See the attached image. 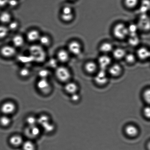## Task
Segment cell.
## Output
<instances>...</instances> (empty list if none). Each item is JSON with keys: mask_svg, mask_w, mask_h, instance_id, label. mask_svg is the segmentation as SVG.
<instances>
[{"mask_svg": "<svg viewBox=\"0 0 150 150\" xmlns=\"http://www.w3.org/2000/svg\"><path fill=\"white\" fill-rule=\"evenodd\" d=\"M29 56L35 62L42 63L47 58V53L43 47L40 45H33L29 47Z\"/></svg>", "mask_w": 150, "mask_h": 150, "instance_id": "1", "label": "cell"}, {"mask_svg": "<svg viewBox=\"0 0 150 150\" xmlns=\"http://www.w3.org/2000/svg\"><path fill=\"white\" fill-rule=\"evenodd\" d=\"M55 74L57 79L62 82H67L71 76L70 70L64 66H58L55 69Z\"/></svg>", "mask_w": 150, "mask_h": 150, "instance_id": "2", "label": "cell"}, {"mask_svg": "<svg viewBox=\"0 0 150 150\" xmlns=\"http://www.w3.org/2000/svg\"><path fill=\"white\" fill-rule=\"evenodd\" d=\"M114 36L117 39H123L129 35L127 26L123 23H118L115 26L113 30Z\"/></svg>", "mask_w": 150, "mask_h": 150, "instance_id": "3", "label": "cell"}, {"mask_svg": "<svg viewBox=\"0 0 150 150\" xmlns=\"http://www.w3.org/2000/svg\"><path fill=\"white\" fill-rule=\"evenodd\" d=\"M16 48L13 45H4L0 49V54L5 58H12L16 55Z\"/></svg>", "mask_w": 150, "mask_h": 150, "instance_id": "4", "label": "cell"}, {"mask_svg": "<svg viewBox=\"0 0 150 150\" xmlns=\"http://www.w3.org/2000/svg\"><path fill=\"white\" fill-rule=\"evenodd\" d=\"M82 45L77 41L73 40L68 44L67 50L70 54L74 55H78L82 51Z\"/></svg>", "mask_w": 150, "mask_h": 150, "instance_id": "5", "label": "cell"}, {"mask_svg": "<svg viewBox=\"0 0 150 150\" xmlns=\"http://www.w3.org/2000/svg\"><path fill=\"white\" fill-rule=\"evenodd\" d=\"M108 76L105 70H100L96 75L94 78L95 83L98 85L103 86L108 81Z\"/></svg>", "mask_w": 150, "mask_h": 150, "instance_id": "6", "label": "cell"}, {"mask_svg": "<svg viewBox=\"0 0 150 150\" xmlns=\"http://www.w3.org/2000/svg\"><path fill=\"white\" fill-rule=\"evenodd\" d=\"M16 110V105L14 103L7 101L1 105V110L4 115H9L13 114Z\"/></svg>", "mask_w": 150, "mask_h": 150, "instance_id": "7", "label": "cell"}, {"mask_svg": "<svg viewBox=\"0 0 150 150\" xmlns=\"http://www.w3.org/2000/svg\"><path fill=\"white\" fill-rule=\"evenodd\" d=\"M37 87L40 91L44 93H48L51 88L50 83L47 79H40L37 83Z\"/></svg>", "mask_w": 150, "mask_h": 150, "instance_id": "8", "label": "cell"}, {"mask_svg": "<svg viewBox=\"0 0 150 150\" xmlns=\"http://www.w3.org/2000/svg\"><path fill=\"white\" fill-rule=\"evenodd\" d=\"M111 58L108 56L104 55L101 56L98 59V65L101 70H105L111 65Z\"/></svg>", "mask_w": 150, "mask_h": 150, "instance_id": "9", "label": "cell"}, {"mask_svg": "<svg viewBox=\"0 0 150 150\" xmlns=\"http://www.w3.org/2000/svg\"><path fill=\"white\" fill-rule=\"evenodd\" d=\"M40 129L37 125L28 126L25 130L26 136L32 139L37 137L40 134Z\"/></svg>", "mask_w": 150, "mask_h": 150, "instance_id": "10", "label": "cell"}, {"mask_svg": "<svg viewBox=\"0 0 150 150\" xmlns=\"http://www.w3.org/2000/svg\"><path fill=\"white\" fill-rule=\"evenodd\" d=\"M70 54L67 50L61 49L58 50L57 53V59L58 62L65 63L69 60Z\"/></svg>", "mask_w": 150, "mask_h": 150, "instance_id": "11", "label": "cell"}, {"mask_svg": "<svg viewBox=\"0 0 150 150\" xmlns=\"http://www.w3.org/2000/svg\"><path fill=\"white\" fill-rule=\"evenodd\" d=\"M150 21L149 17L146 14H142L139 17V23L137 25L139 28L143 30H146L149 29Z\"/></svg>", "mask_w": 150, "mask_h": 150, "instance_id": "12", "label": "cell"}, {"mask_svg": "<svg viewBox=\"0 0 150 150\" xmlns=\"http://www.w3.org/2000/svg\"><path fill=\"white\" fill-rule=\"evenodd\" d=\"M41 36L39 31L36 29L29 30L26 33V38L29 42H35L38 41Z\"/></svg>", "mask_w": 150, "mask_h": 150, "instance_id": "13", "label": "cell"}, {"mask_svg": "<svg viewBox=\"0 0 150 150\" xmlns=\"http://www.w3.org/2000/svg\"><path fill=\"white\" fill-rule=\"evenodd\" d=\"M125 132L127 136L133 138L136 137L139 134V130L134 125L129 124L125 127Z\"/></svg>", "mask_w": 150, "mask_h": 150, "instance_id": "14", "label": "cell"}, {"mask_svg": "<svg viewBox=\"0 0 150 150\" xmlns=\"http://www.w3.org/2000/svg\"><path fill=\"white\" fill-rule=\"evenodd\" d=\"M108 68L109 74L113 77H117L120 76L122 72L121 66L118 64H112L110 65Z\"/></svg>", "mask_w": 150, "mask_h": 150, "instance_id": "15", "label": "cell"}, {"mask_svg": "<svg viewBox=\"0 0 150 150\" xmlns=\"http://www.w3.org/2000/svg\"><path fill=\"white\" fill-rule=\"evenodd\" d=\"M12 42L16 48L21 47L24 44V38L21 35H15L12 39Z\"/></svg>", "mask_w": 150, "mask_h": 150, "instance_id": "16", "label": "cell"}, {"mask_svg": "<svg viewBox=\"0 0 150 150\" xmlns=\"http://www.w3.org/2000/svg\"><path fill=\"white\" fill-rule=\"evenodd\" d=\"M137 55L139 59L142 60H146L149 58L150 51L148 48L142 47L137 50Z\"/></svg>", "mask_w": 150, "mask_h": 150, "instance_id": "17", "label": "cell"}, {"mask_svg": "<svg viewBox=\"0 0 150 150\" xmlns=\"http://www.w3.org/2000/svg\"><path fill=\"white\" fill-rule=\"evenodd\" d=\"M78 86L76 83L73 82L69 81L67 82L64 89L67 93L72 95L73 94L76 93L78 90Z\"/></svg>", "mask_w": 150, "mask_h": 150, "instance_id": "18", "label": "cell"}, {"mask_svg": "<svg viewBox=\"0 0 150 150\" xmlns=\"http://www.w3.org/2000/svg\"><path fill=\"white\" fill-rule=\"evenodd\" d=\"M98 65L93 61H90L86 62L84 66V69L87 73L93 74L96 71Z\"/></svg>", "mask_w": 150, "mask_h": 150, "instance_id": "19", "label": "cell"}, {"mask_svg": "<svg viewBox=\"0 0 150 150\" xmlns=\"http://www.w3.org/2000/svg\"><path fill=\"white\" fill-rule=\"evenodd\" d=\"M38 41L39 45L44 48L50 46L52 42L51 38L47 35H41Z\"/></svg>", "mask_w": 150, "mask_h": 150, "instance_id": "20", "label": "cell"}, {"mask_svg": "<svg viewBox=\"0 0 150 150\" xmlns=\"http://www.w3.org/2000/svg\"><path fill=\"white\" fill-rule=\"evenodd\" d=\"M12 20L11 13L8 11H3L0 14V22L3 24H8Z\"/></svg>", "mask_w": 150, "mask_h": 150, "instance_id": "21", "label": "cell"}, {"mask_svg": "<svg viewBox=\"0 0 150 150\" xmlns=\"http://www.w3.org/2000/svg\"><path fill=\"white\" fill-rule=\"evenodd\" d=\"M100 50L101 52L104 54L112 52L114 50L112 44L108 42H103L101 44L100 47Z\"/></svg>", "mask_w": 150, "mask_h": 150, "instance_id": "22", "label": "cell"}, {"mask_svg": "<svg viewBox=\"0 0 150 150\" xmlns=\"http://www.w3.org/2000/svg\"><path fill=\"white\" fill-rule=\"evenodd\" d=\"M10 143L13 146H18L23 143V138L19 135H14L11 136L9 139Z\"/></svg>", "mask_w": 150, "mask_h": 150, "instance_id": "23", "label": "cell"}, {"mask_svg": "<svg viewBox=\"0 0 150 150\" xmlns=\"http://www.w3.org/2000/svg\"><path fill=\"white\" fill-rule=\"evenodd\" d=\"M112 51L113 57L117 59L120 60L125 58L126 54L125 51L122 48H116Z\"/></svg>", "mask_w": 150, "mask_h": 150, "instance_id": "24", "label": "cell"}, {"mask_svg": "<svg viewBox=\"0 0 150 150\" xmlns=\"http://www.w3.org/2000/svg\"><path fill=\"white\" fill-rule=\"evenodd\" d=\"M150 8L149 0H142L139 10L142 14H146Z\"/></svg>", "mask_w": 150, "mask_h": 150, "instance_id": "25", "label": "cell"}, {"mask_svg": "<svg viewBox=\"0 0 150 150\" xmlns=\"http://www.w3.org/2000/svg\"><path fill=\"white\" fill-rule=\"evenodd\" d=\"M45 132L50 133L53 131L55 129V126L51 123L50 121H48L41 126Z\"/></svg>", "mask_w": 150, "mask_h": 150, "instance_id": "26", "label": "cell"}, {"mask_svg": "<svg viewBox=\"0 0 150 150\" xmlns=\"http://www.w3.org/2000/svg\"><path fill=\"white\" fill-rule=\"evenodd\" d=\"M11 122V118L8 115H4L0 117V124L4 127H7Z\"/></svg>", "mask_w": 150, "mask_h": 150, "instance_id": "27", "label": "cell"}, {"mask_svg": "<svg viewBox=\"0 0 150 150\" xmlns=\"http://www.w3.org/2000/svg\"><path fill=\"white\" fill-rule=\"evenodd\" d=\"M22 147L23 150H35V146L34 144L30 141H26L22 144Z\"/></svg>", "mask_w": 150, "mask_h": 150, "instance_id": "28", "label": "cell"}, {"mask_svg": "<svg viewBox=\"0 0 150 150\" xmlns=\"http://www.w3.org/2000/svg\"><path fill=\"white\" fill-rule=\"evenodd\" d=\"M9 30L7 26L4 25H0V39H4L8 35Z\"/></svg>", "mask_w": 150, "mask_h": 150, "instance_id": "29", "label": "cell"}, {"mask_svg": "<svg viewBox=\"0 0 150 150\" xmlns=\"http://www.w3.org/2000/svg\"><path fill=\"white\" fill-rule=\"evenodd\" d=\"M129 44L133 46H135L139 45V39L137 35L129 36Z\"/></svg>", "mask_w": 150, "mask_h": 150, "instance_id": "30", "label": "cell"}, {"mask_svg": "<svg viewBox=\"0 0 150 150\" xmlns=\"http://www.w3.org/2000/svg\"><path fill=\"white\" fill-rule=\"evenodd\" d=\"M127 28L129 32L128 36L137 35V30L139 28L137 25L133 23L130 25Z\"/></svg>", "mask_w": 150, "mask_h": 150, "instance_id": "31", "label": "cell"}, {"mask_svg": "<svg viewBox=\"0 0 150 150\" xmlns=\"http://www.w3.org/2000/svg\"><path fill=\"white\" fill-rule=\"evenodd\" d=\"M139 2V0H124L125 5L130 8H134L137 5Z\"/></svg>", "mask_w": 150, "mask_h": 150, "instance_id": "32", "label": "cell"}, {"mask_svg": "<svg viewBox=\"0 0 150 150\" xmlns=\"http://www.w3.org/2000/svg\"><path fill=\"white\" fill-rule=\"evenodd\" d=\"M20 26V23L17 21L12 20L8 24V27L9 30L15 31L18 29Z\"/></svg>", "mask_w": 150, "mask_h": 150, "instance_id": "33", "label": "cell"}, {"mask_svg": "<svg viewBox=\"0 0 150 150\" xmlns=\"http://www.w3.org/2000/svg\"><path fill=\"white\" fill-rule=\"evenodd\" d=\"M19 74L22 77H26L30 74V69L27 67H24L20 69L19 70Z\"/></svg>", "mask_w": 150, "mask_h": 150, "instance_id": "34", "label": "cell"}, {"mask_svg": "<svg viewBox=\"0 0 150 150\" xmlns=\"http://www.w3.org/2000/svg\"><path fill=\"white\" fill-rule=\"evenodd\" d=\"M125 58L126 62L129 64H133L136 61V56L132 54H126Z\"/></svg>", "mask_w": 150, "mask_h": 150, "instance_id": "35", "label": "cell"}, {"mask_svg": "<svg viewBox=\"0 0 150 150\" xmlns=\"http://www.w3.org/2000/svg\"><path fill=\"white\" fill-rule=\"evenodd\" d=\"M50 74L49 70L47 69H42L40 70L38 73V75L42 79H47Z\"/></svg>", "mask_w": 150, "mask_h": 150, "instance_id": "36", "label": "cell"}, {"mask_svg": "<svg viewBox=\"0 0 150 150\" xmlns=\"http://www.w3.org/2000/svg\"><path fill=\"white\" fill-rule=\"evenodd\" d=\"M26 121L28 126L36 125L38 123L37 118L33 116H29L26 119Z\"/></svg>", "mask_w": 150, "mask_h": 150, "instance_id": "37", "label": "cell"}, {"mask_svg": "<svg viewBox=\"0 0 150 150\" xmlns=\"http://www.w3.org/2000/svg\"><path fill=\"white\" fill-rule=\"evenodd\" d=\"M74 14H61V18L63 21L68 23L71 21L74 18Z\"/></svg>", "mask_w": 150, "mask_h": 150, "instance_id": "38", "label": "cell"}, {"mask_svg": "<svg viewBox=\"0 0 150 150\" xmlns=\"http://www.w3.org/2000/svg\"><path fill=\"white\" fill-rule=\"evenodd\" d=\"M143 98L144 100L147 103L149 104L150 101V91L149 89L145 90L143 93Z\"/></svg>", "mask_w": 150, "mask_h": 150, "instance_id": "39", "label": "cell"}, {"mask_svg": "<svg viewBox=\"0 0 150 150\" xmlns=\"http://www.w3.org/2000/svg\"><path fill=\"white\" fill-rule=\"evenodd\" d=\"M74 14L72 9L69 6H65L62 9L61 14Z\"/></svg>", "mask_w": 150, "mask_h": 150, "instance_id": "40", "label": "cell"}, {"mask_svg": "<svg viewBox=\"0 0 150 150\" xmlns=\"http://www.w3.org/2000/svg\"><path fill=\"white\" fill-rule=\"evenodd\" d=\"M48 62H49V65L51 67L56 69L57 67H58V61L56 58H51L49 60Z\"/></svg>", "mask_w": 150, "mask_h": 150, "instance_id": "41", "label": "cell"}, {"mask_svg": "<svg viewBox=\"0 0 150 150\" xmlns=\"http://www.w3.org/2000/svg\"><path fill=\"white\" fill-rule=\"evenodd\" d=\"M143 115L147 118L149 119L150 117V109L149 106H146L143 110Z\"/></svg>", "mask_w": 150, "mask_h": 150, "instance_id": "42", "label": "cell"}, {"mask_svg": "<svg viewBox=\"0 0 150 150\" xmlns=\"http://www.w3.org/2000/svg\"><path fill=\"white\" fill-rule=\"evenodd\" d=\"M18 0H9L7 5H8L12 8H15L18 6Z\"/></svg>", "mask_w": 150, "mask_h": 150, "instance_id": "43", "label": "cell"}, {"mask_svg": "<svg viewBox=\"0 0 150 150\" xmlns=\"http://www.w3.org/2000/svg\"><path fill=\"white\" fill-rule=\"evenodd\" d=\"M80 96L77 93L71 95V100L73 102H78L80 100Z\"/></svg>", "mask_w": 150, "mask_h": 150, "instance_id": "44", "label": "cell"}, {"mask_svg": "<svg viewBox=\"0 0 150 150\" xmlns=\"http://www.w3.org/2000/svg\"><path fill=\"white\" fill-rule=\"evenodd\" d=\"M9 0H0V7H4L8 4Z\"/></svg>", "mask_w": 150, "mask_h": 150, "instance_id": "45", "label": "cell"}, {"mask_svg": "<svg viewBox=\"0 0 150 150\" xmlns=\"http://www.w3.org/2000/svg\"><path fill=\"white\" fill-rule=\"evenodd\" d=\"M70 1H74V0H70Z\"/></svg>", "mask_w": 150, "mask_h": 150, "instance_id": "46", "label": "cell"}]
</instances>
